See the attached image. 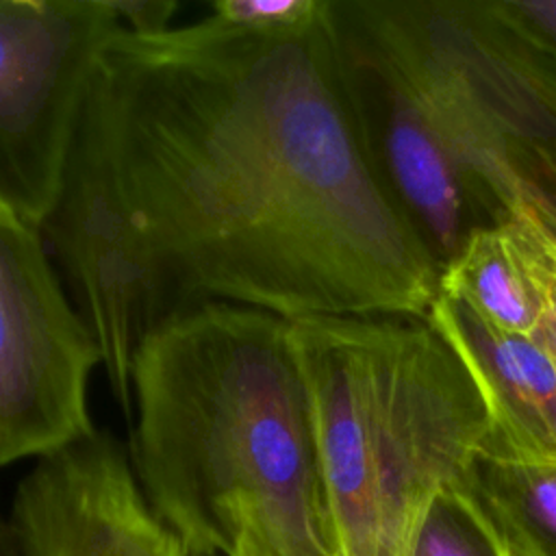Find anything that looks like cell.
Segmentation results:
<instances>
[{
	"instance_id": "cell-12",
	"label": "cell",
	"mask_w": 556,
	"mask_h": 556,
	"mask_svg": "<svg viewBox=\"0 0 556 556\" xmlns=\"http://www.w3.org/2000/svg\"><path fill=\"white\" fill-rule=\"evenodd\" d=\"M410 556H515L465 482L441 489L419 523Z\"/></svg>"
},
{
	"instance_id": "cell-7",
	"label": "cell",
	"mask_w": 556,
	"mask_h": 556,
	"mask_svg": "<svg viewBox=\"0 0 556 556\" xmlns=\"http://www.w3.org/2000/svg\"><path fill=\"white\" fill-rule=\"evenodd\" d=\"M324 24L367 159L443 271L476 232L508 217L332 0H324Z\"/></svg>"
},
{
	"instance_id": "cell-16",
	"label": "cell",
	"mask_w": 556,
	"mask_h": 556,
	"mask_svg": "<svg viewBox=\"0 0 556 556\" xmlns=\"http://www.w3.org/2000/svg\"><path fill=\"white\" fill-rule=\"evenodd\" d=\"M0 556H28L26 547L22 545L11 517L0 510Z\"/></svg>"
},
{
	"instance_id": "cell-11",
	"label": "cell",
	"mask_w": 556,
	"mask_h": 556,
	"mask_svg": "<svg viewBox=\"0 0 556 556\" xmlns=\"http://www.w3.org/2000/svg\"><path fill=\"white\" fill-rule=\"evenodd\" d=\"M465 484L515 556H556V465L480 454Z\"/></svg>"
},
{
	"instance_id": "cell-4",
	"label": "cell",
	"mask_w": 556,
	"mask_h": 556,
	"mask_svg": "<svg viewBox=\"0 0 556 556\" xmlns=\"http://www.w3.org/2000/svg\"><path fill=\"white\" fill-rule=\"evenodd\" d=\"M508 219L554 237L556 70L493 0H332Z\"/></svg>"
},
{
	"instance_id": "cell-5",
	"label": "cell",
	"mask_w": 556,
	"mask_h": 556,
	"mask_svg": "<svg viewBox=\"0 0 556 556\" xmlns=\"http://www.w3.org/2000/svg\"><path fill=\"white\" fill-rule=\"evenodd\" d=\"M102 354L39 226L0 204V467L50 456L96 426Z\"/></svg>"
},
{
	"instance_id": "cell-18",
	"label": "cell",
	"mask_w": 556,
	"mask_h": 556,
	"mask_svg": "<svg viewBox=\"0 0 556 556\" xmlns=\"http://www.w3.org/2000/svg\"><path fill=\"white\" fill-rule=\"evenodd\" d=\"M554 230H556V224H554Z\"/></svg>"
},
{
	"instance_id": "cell-2",
	"label": "cell",
	"mask_w": 556,
	"mask_h": 556,
	"mask_svg": "<svg viewBox=\"0 0 556 556\" xmlns=\"http://www.w3.org/2000/svg\"><path fill=\"white\" fill-rule=\"evenodd\" d=\"M130 391L128 458L178 536L213 556H341L289 319L189 308L141 341Z\"/></svg>"
},
{
	"instance_id": "cell-8",
	"label": "cell",
	"mask_w": 556,
	"mask_h": 556,
	"mask_svg": "<svg viewBox=\"0 0 556 556\" xmlns=\"http://www.w3.org/2000/svg\"><path fill=\"white\" fill-rule=\"evenodd\" d=\"M9 517L28 556H213L156 517L128 452L98 428L33 465Z\"/></svg>"
},
{
	"instance_id": "cell-3",
	"label": "cell",
	"mask_w": 556,
	"mask_h": 556,
	"mask_svg": "<svg viewBox=\"0 0 556 556\" xmlns=\"http://www.w3.org/2000/svg\"><path fill=\"white\" fill-rule=\"evenodd\" d=\"M341 556H410L432 497L465 482L489 417L417 315L289 319Z\"/></svg>"
},
{
	"instance_id": "cell-13",
	"label": "cell",
	"mask_w": 556,
	"mask_h": 556,
	"mask_svg": "<svg viewBox=\"0 0 556 556\" xmlns=\"http://www.w3.org/2000/svg\"><path fill=\"white\" fill-rule=\"evenodd\" d=\"M324 0H213L211 17L243 30H300L321 17Z\"/></svg>"
},
{
	"instance_id": "cell-15",
	"label": "cell",
	"mask_w": 556,
	"mask_h": 556,
	"mask_svg": "<svg viewBox=\"0 0 556 556\" xmlns=\"http://www.w3.org/2000/svg\"><path fill=\"white\" fill-rule=\"evenodd\" d=\"M124 30L132 35H161L172 28L176 0H111Z\"/></svg>"
},
{
	"instance_id": "cell-1",
	"label": "cell",
	"mask_w": 556,
	"mask_h": 556,
	"mask_svg": "<svg viewBox=\"0 0 556 556\" xmlns=\"http://www.w3.org/2000/svg\"><path fill=\"white\" fill-rule=\"evenodd\" d=\"M41 232L126 415L137 348L189 308L426 317L441 280L367 159L324 11L300 30L122 28Z\"/></svg>"
},
{
	"instance_id": "cell-10",
	"label": "cell",
	"mask_w": 556,
	"mask_h": 556,
	"mask_svg": "<svg viewBox=\"0 0 556 556\" xmlns=\"http://www.w3.org/2000/svg\"><path fill=\"white\" fill-rule=\"evenodd\" d=\"M439 293L504 332L536 337L556 302V237L530 219L484 228L445 265Z\"/></svg>"
},
{
	"instance_id": "cell-6",
	"label": "cell",
	"mask_w": 556,
	"mask_h": 556,
	"mask_svg": "<svg viewBox=\"0 0 556 556\" xmlns=\"http://www.w3.org/2000/svg\"><path fill=\"white\" fill-rule=\"evenodd\" d=\"M111 0H0V204L43 226L59 200Z\"/></svg>"
},
{
	"instance_id": "cell-9",
	"label": "cell",
	"mask_w": 556,
	"mask_h": 556,
	"mask_svg": "<svg viewBox=\"0 0 556 556\" xmlns=\"http://www.w3.org/2000/svg\"><path fill=\"white\" fill-rule=\"evenodd\" d=\"M426 319L480 393L489 417L482 454L556 465V365L543 341L504 332L445 293Z\"/></svg>"
},
{
	"instance_id": "cell-17",
	"label": "cell",
	"mask_w": 556,
	"mask_h": 556,
	"mask_svg": "<svg viewBox=\"0 0 556 556\" xmlns=\"http://www.w3.org/2000/svg\"><path fill=\"white\" fill-rule=\"evenodd\" d=\"M536 337L543 341V345L547 348V352H549V356L554 358V365H556V302L552 304V308H549V313H547V317H545Z\"/></svg>"
},
{
	"instance_id": "cell-14",
	"label": "cell",
	"mask_w": 556,
	"mask_h": 556,
	"mask_svg": "<svg viewBox=\"0 0 556 556\" xmlns=\"http://www.w3.org/2000/svg\"><path fill=\"white\" fill-rule=\"evenodd\" d=\"M502 20L556 70V0H493Z\"/></svg>"
}]
</instances>
